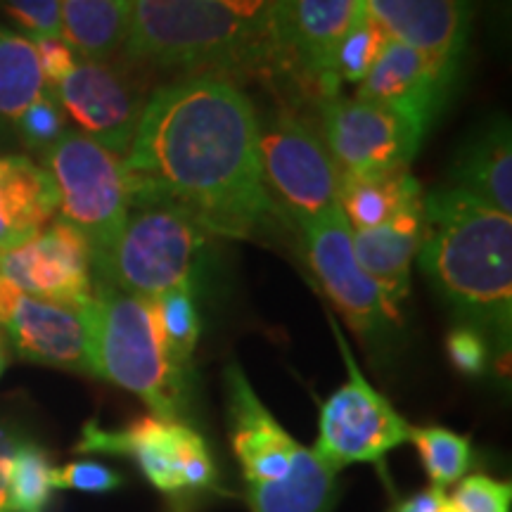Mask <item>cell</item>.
Here are the masks:
<instances>
[{
    "mask_svg": "<svg viewBox=\"0 0 512 512\" xmlns=\"http://www.w3.org/2000/svg\"><path fill=\"white\" fill-rule=\"evenodd\" d=\"M456 74L458 69L389 38L373 69L356 86V98L387 107L427 133L444 110Z\"/></svg>",
    "mask_w": 512,
    "mask_h": 512,
    "instance_id": "obj_16",
    "label": "cell"
},
{
    "mask_svg": "<svg viewBox=\"0 0 512 512\" xmlns=\"http://www.w3.org/2000/svg\"><path fill=\"white\" fill-rule=\"evenodd\" d=\"M510 503V484L486 475L460 479L456 491L448 496V505L456 512H510Z\"/></svg>",
    "mask_w": 512,
    "mask_h": 512,
    "instance_id": "obj_30",
    "label": "cell"
},
{
    "mask_svg": "<svg viewBox=\"0 0 512 512\" xmlns=\"http://www.w3.org/2000/svg\"><path fill=\"white\" fill-rule=\"evenodd\" d=\"M387 38L458 69L467 48L472 0H361Z\"/></svg>",
    "mask_w": 512,
    "mask_h": 512,
    "instance_id": "obj_18",
    "label": "cell"
},
{
    "mask_svg": "<svg viewBox=\"0 0 512 512\" xmlns=\"http://www.w3.org/2000/svg\"><path fill=\"white\" fill-rule=\"evenodd\" d=\"M219 3L233 10L235 15L252 19V22L268 24V17H271V8L275 0H219Z\"/></svg>",
    "mask_w": 512,
    "mask_h": 512,
    "instance_id": "obj_37",
    "label": "cell"
},
{
    "mask_svg": "<svg viewBox=\"0 0 512 512\" xmlns=\"http://www.w3.org/2000/svg\"><path fill=\"white\" fill-rule=\"evenodd\" d=\"M387 41V34L377 27L373 19L361 12L354 27L347 31V36L339 43L335 62H332V81H335V86L342 88V83H356L358 86L373 69Z\"/></svg>",
    "mask_w": 512,
    "mask_h": 512,
    "instance_id": "obj_28",
    "label": "cell"
},
{
    "mask_svg": "<svg viewBox=\"0 0 512 512\" xmlns=\"http://www.w3.org/2000/svg\"><path fill=\"white\" fill-rule=\"evenodd\" d=\"M79 133L124 157L145 110V88L105 60L76 62L72 74L50 91Z\"/></svg>",
    "mask_w": 512,
    "mask_h": 512,
    "instance_id": "obj_14",
    "label": "cell"
},
{
    "mask_svg": "<svg viewBox=\"0 0 512 512\" xmlns=\"http://www.w3.org/2000/svg\"><path fill=\"white\" fill-rule=\"evenodd\" d=\"M0 275L24 294L79 309L95 294L91 247L64 221L50 223L27 245L0 254Z\"/></svg>",
    "mask_w": 512,
    "mask_h": 512,
    "instance_id": "obj_15",
    "label": "cell"
},
{
    "mask_svg": "<svg viewBox=\"0 0 512 512\" xmlns=\"http://www.w3.org/2000/svg\"><path fill=\"white\" fill-rule=\"evenodd\" d=\"M358 15L361 0H275L268 17L273 67L320 100L339 93L332 62Z\"/></svg>",
    "mask_w": 512,
    "mask_h": 512,
    "instance_id": "obj_13",
    "label": "cell"
},
{
    "mask_svg": "<svg viewBox=\"0 0 512 512\" xmlns=\"http://www.w3.org/2000/svg\"><path fill=\"white\" fill-rule=\"evenodd\" d=\"M31 41L36 46L43 81H46L48 91H53V88L60 86L72 74L76 62H79V55L62 38H31Z\"/></svg>",
    "mask_w": 512,
    "mask_h": 512,
    "instance_id": "obj_34",
    "label": "cell"
},
{
    "mask_svg": "<svg viewBox=\"0 0 512 512\" xmlns=\"http://www.w3.org/2000/svg\"><path fill=\"white\" fill-rule=\"evenodd\" d=\"M124 50L147 67L230 81L273 67L268 24L235 15L219 0H133Z\"/></svg>",
    "mask_w": 512,
    "mask_h": 512,
    "instance_id": "obj_3",
    "label": "cell"
},
{
    "mask_svg": "<svg viewBox=\"0 0 512 512\" xmlns=\"http://www.w3.org/2000/svg\"><path fill=\"white\" fill-rule=\"evenodd\" d=\"M8 361H10V349H8V342H5V337L0 335V375L5 373V368H8Z\"/></svg>",
    "mask_w": 512,
    "mask_h": 512,
    "instance_id": "obj_39",
    "label": "cell"
},
{
    "mask_svg": "<svg viewBox=\"0 0 512 512\" xmlns=\"http://www.w3.org/2000/svg\"><path fill=\"white\" fill-rule=\"evenodd\" d=\"M418 261L441 297L498 351L512 335V216L467 192L439 188L422 200Z\"/></svg>",
    "mask_w": 512,
    "mask_h": 512,
    "instance_id": "obj_2",
    "label": "cell"
},
{
    "mask_svg": "<svg viewBox=\"0 0 512 512\" xmlns=\"http://www.w3.org/2000/svg\"><path fill=\"white\" fill-rule=\"evenodd\" d=\"M418 178L411 166L375 174H339L337 204L351 230L375 228L394 219L403 209L422 202Z\"/></svg>",
    "mask_w": 512,
    "mask_h": 512,
    "instance_id": "obj_22",
    "label": "cell"
},
{
    "mask_svg": "<svg viewBox=\"0 0 512 512\" xmlns=\"http://www.w3.org/2000/svg\"><path fill=\"white\" fill-rule=\"evenodd\" d=\"M0 10L10 15L29 38H60V0H0Z\"/></svg>",
    "mask_w": 512,
    "mask_h": 512,
    "instance_id": "obj_32",
    "label": "cell"
},
{
    "mask_svg": "<svg viewBox=\"0 0 512 512\" xmlns=\"http://www.w3.org/2000/svg\"><path fill=\"white\" fill-rule=\"evenodd\" d=\"M441 512H456V510H453V508H451V505H448V503H446V508H444V510H441Z\"/></svg>",
    "mask_w": 512,
    "mask_h": 512,
    "instance_id": "obj_40",
    "label": "cell"
},
{
    "mask_svg": "<svg viewBox=\"0 0 512 512\" xmlns=\"http://www.w3.org/2000/svg\"><path fill=\"white\" fill-rule=\"evenodd\" d=\"M259 152L268 195L299 228L335 207L339 171L320 133L299 114L275 112L259 121Z\"/></svg>",
    "mask_w": 512,
    "mask_h": 512,
    "instance_id": "obj_11",
    "label": "cell"
},
{
    "mask_svg": "<svg viewBox=\"0 0 512 512\" xmlns=\"http://www.w3.org/2000/svg\"><path fill=\"white\" fill-rule=\"evenodd\" d=\"M306 259L318 285L366 347H387L401 328V311L358 264L351 228L339 204L302 228Z\"/></svg>",
    "mask_w": 512,
    "mask_h": 512,
    "instance_id": "obj_10",
    "label": "cell"
},
{
    "mask_svg": "<svg viewBox=\"0 0 512 512\" xmlns=\"http://www.w3.org/2000/svg\"><path fill=\"white\" fill-rule=\"evenodd\" d=\"M320 138L339 174H375L411 166L425 131L387 107L339 91L320 100Z\"/></svg>",
    "mask_w": 512,
    "mask_h": 512,
    "instance_id": "obj_12",
    "label": "cell"
},
{
    "mask_svg": "<svg viewBox=\"0 0 512 512\" xmlns=\"http://www.w3.org/2000/svg\"><path fill=\"white\" fill-rule=\"evenodd\" d=\"M0 335L24 361L93 375L86 306L79 309L22 292Z\"/></svg>",
    "mask_w": 512,
    "mask_h": 512,
    "instance_id": "obj_17",
    "label": "cell"
},
{
    "mask_svg": "<svg viewBox=\"0 0 512 512\" xmlns=\"http://www.w3.org/2000/svg\"><path fill=\"white\" fill-rule=\"evenodd\" d=\"M451 188H458L503 214L512 211V140L508 119L484 126L460 147L451 169Z\"/></svg>",
    "mask_w": 512,
    "mask_h": 512,
    "instance_id": "obj_21",
    "label": "cell"
},
{
    "mask_svg": "<svg viewBox=\"0 0 512 512\" xmlns=\"http://www.w3.org/2000/svg\"><path fill=\"white\" fill-rule=\"evenodd\" d=\"M133 0H60V38L81 60H110L124 48Z\"/></svg>",
    "mask_w": 512,
    "mask_h": 512,
    "instance_id": "obj_23",
    "label": "cell"
},
{
    "mask_svg": "<svg viewBox=\"0 0 512 512\" xmlns=\"http://www.w3.org/2000/svg\"><path fill=\"white\" fill-rule=\"evenodd\" d=\"M446 351L451 363L463 375L479 377L486 373L491 358V344L482 332L470 328V325H460V328L451 330L446 339Z\"/></svg>",
    "mask_w": 512,
    "mask_h": 512,
    "instance_id": "obj_33",
    "label": "cell"
},
{
    "mask_svg": "<svg viewBox=\"0 0 512 512\" xmlns=\"http://www.w3.org/2000/svg\"><path fill=\"white\" fill-rule=\"evenodd\" d=\"M124 169L131 202L171 204L211 238L247 240L275 214L254 102L226 76L192 74L157 88Z\"/></svg>",
    "mask_w": 512,
    "mask_h": 512,
    "instance_id": "obj_1",
    "label": "cell"
},
{
    "mask_svg": "<svg viewBox=\"0 0 512 512\" xmlns=\"http://www.w3.org/2000/svg\"><path fill=\"white\" fill-rule=\"evenodd\" d=\"M76 451L131 458L157 491L176 498L214 489L219 477L202 434L188 422L157 415H143L119 430L86 422Z\"/></svg>",
    "mask_w": 512,
    "mask_h": 512,
    "instance_id": "obj_8",
    "label": "cell"
},
{
    "mask_svg": "<svg viewBox=\"0 0 512 512\" xmlns=\"http://www.w3.org/2000/svg\"><path fill=\"white\" fill-rule=\"evenodd\" d=\"M425 200V197H422ZM422 242V202L375 228L351 230V247L370 278L396 309L411 292V266Z\"/></svg>",
    "mask_w": 512,
    "mask_h": 512,
    "instance_id": "obj_20",
    "label": "cell"
},
{
    "mask_svg": "<svg viewBox=\"0 0 512 512\" xmlns=\"http://www.w3.org/2000/svg\"><path fill=\"white\" fill-rule=\"evenodd\" d=\"M43 166L60 197V221L86 238L95 268L110 254L131 209L124 157L79 131H67L43 155Z\"/></svg>",
    "mask_w": 512,
    "mask_h": 512,
    "instance_id": "obj_7",
    "label": "cell"
},
{
    "mask_svg": "<svg viewBox=\"0 0 512 512\" xmlns=\"http://www.w3.org/2000/svg\"><path fill=\"white\" fill-rule=\"evenodd\" d=\"M46 93L34 41L0 24V119L15 121Z\"/></svg>",
    "mask_w": 512,
    "mask_h": 512,
    "instance_id": "obj_24",
    "label": "cell"
},
{
    "mask_svg": "<svg viewBox=\"0 0 512 512\" xmlns=\"http://www.w3.org/2000/svg\"><path fill=\"white\" fill-rule=\"evenodd\" d=\"M228 437L252 512H330L335 467L323 463L273 418L238 363L226 370Z\"/></svg>",
    "mask_w": 512,
    "mask_h": 512,
    "instance_id": "obj_4",
    "label": "cell"
},
{
    "mask_svg": "<svg viewBox=\"0 0 512 512\" xmlns=\"http://www.w3.org/2000/svg\"><path fill=\"white\" fill-rule=\"evenodd\" d=\"M53 463L34 441H19L8 472L12 512H46L53 498Z\"/></svg>",
    "mask_w": 512,
    "mask_h": 512,
    "instance_id": "obj_26",
    "label": "cell"
},
{
    "mask_svg": "<svg viewBox=\"0 0 512 512\" xmlns=\"http://www.w3.org/2000/svg\"><path fill=\"white\" fill-rule=\"evenodd\" d=\"M448 496L439 486H430V489L420 491L406 501H401L392 512H441L446 508Z\"/></svg>",
    "mask_w": 512,
    "mask_h": 512,
    "instance_id": "obj_36",
    "label": "cell"
},
{
    "mask_svg": "<svg viewBox=\"0 0 512 512\" xmlns=\"http://www.w3.org/2000/svg\"><path fill=\"white\" fill-rule=\"evenodd\" d=\"M155 316L169 354L183 370L192 368L197 342H200L202 320L195 302V287H178L152 299Z\"/></svg>",
    "mask_w": 512,
    "mask_h": 512,
    "instance_id": "obj_25",
    "label": "cell"
},
{
    "mask_svg": "<svg viewBox=\"0 0 512 512\" xmlns=\"http://www.w3.org/2000/svg\"><path fill=\"white\" fill-rule=\"evenodd\" d=\"M411 441L418 448L420 463L432 486L446 491V486L460 482L470 470L472 444L463 434L446 427H413Z\"/></svg>",
    "mask_w": 512,
    "mask_h": 512,
    "instance_id": "obj_27",
    "label": "cell"
},
{
    "mask_svg": "<svg viewBox=\"0 0 512 512\" xmlns=\"http://www.w3.org/2000/svg\"><path fill=\"white\" fill-rule=\"evenodd\" d=\"M330 325L349 377L320 406L313 453L335 470L351 463L382 465L387 453L411 441L413 425L366 380L335 320Z\"/></svg>",
    "mask_w": 512,
    "mask_h": 512,
    "instance_id": "obj_9",
    "label": "cell"
},
{
    "mask_svg": "<svg viewBox=\"0 0 512 512\" xmlns=\"http://www.w3.org/2000/svg\"><path fill=\"white\" fill-rule=\"evenodd\" d=\"M86 320L93 375L138 396L150 415L185 422L190 370L171 358L152 299L133 297L95 280Z\"/></svg>",
    "mask_w": 512,
    "mask_h": 512,
    "instance_id": "obj_5",
    "label": "cell"
},
{
    "mask_svg": "<svg viewBox=\"0 0 512 512\" xmlns=\"http://www.w3.org/2000/svg\"><path fill=\"white\" fill-rule=\"evenodd\" d=\"M12 126H15L22 143L41 152V155H46L50 147L69 131L60 102L50 91L31 102L27 110L12 121Z\"/></svg>",
    "mask_w": 512,
    "mask_h": 512,
    "instance_id": "obj_29",
    "label": "cell"
},
{
    "mask_svg": "<svg viewBox=\"0 0 512 512\" xmlns=\"http://www.w3.org/2000/svg\"><path fill=\"white\" fill-rule=\"evenodd\" d=\"M209 238L207 230L171 204L131 202L117 242L105 261L93 268V275L143 299L195 287Z\"/></svg>",
    "mask_w": 512,
    "mask_h": 512,
    "instance_id": "obj_6",
    "label": "cell"
},
{
    "mask_svg": "<svg viewBox=\"0 0 512 512\" xmlns=\"http://www.w3.org/2000/svg\"><path fill=\"white\" fill-rule=\"evenodd\" d=\"M57 188L43 164L0 155V254L27 245L57 214Z\"/></svg>",
    "mask_w": 512,
    "mask_h": 512,
    "instance_id": "obj_19",
    "label": "cell"
},
{
    "mask_svg": "<svg viewBox=\"0 0 512 512\" xmlns=\"http://www.w3.org/2000/svg\"><path fill=\"white\" fill-rule=\"evenodd\" d=\"M22 439L12 437L8 430H0V512H12L10 491H8V472L15 448Z\"/></svg>",
    "mask_w": 512,
    "mask_h": 512,
    "instance_id": "obj_35",
    "label": "cell"
},
{
    "mask_svg": "<svg viewBox=\"0 0 512 512\" xmlns=\"http://www.w3.org/2000/svg\"><path fill=\"white\" fill-rule=\"evenodd\" d=\"M124 484V477L114 467L95 460H74L62 467H53L55 489L83 491V494H110Z\"/></svg>",
    "mask_w": 512,
    "mask_h": 512,
    "instance_id": "obj_31",
    "label": "cell"
},
{
    "mask_svg": "<svg viewBox=\"0 0 512 512\" xmlns=\"http://www.w3.org/2000/svg\"><path fill=\"white\" fill-rule=\"evenodd\" d=\"M19 297H22V290H17L8 278L0 275V330H3V325L8 323L10 313L15 311V304L19 302Z\"/></svg>",
    "mask_w": 512,
    "mask_h": 512,
    "instance_id": "obj_38",
    "label": "cell"
}]
</instances>
